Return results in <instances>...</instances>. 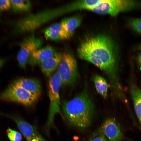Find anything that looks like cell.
Listing matches in <instances>:
<instances>
[{"label": "cell", "instance_id": "1", "mask_svg": "<svg viewBox=\"0 0 141 141\" xmlns=\"http://www.w3.org/2000/svg\"><path fill=\"white\" fill-rule=\"evenodd\" d=\"M77 52L80 58L92 63L105 72L115 89L121 87L119 81L117 54L109 38L99 35L88 38L81 43Z\"/></svg>", "mask_w": 141, "mask_h": 141}, {"label": "cell", "instance_id": "2", "mask_svg": "<svg viewBox=\"0 0 141 141\" xmlns=\"http://www.w3.org/2000/svg\"><path fill=\"white\" fill-rule=\"evenodd\" d=\"M62 108L68 122L79 128L90 125L95 111L93 103L87 93L83 92L72 99L63 102Z\"/></svg>", "mask_w": 141, "mask_h": 141}, {"label": "cell", "instance_id": "3", "mask_svg": "<svg viewBox=\"0 0 141 141\" xmlns=\"http://www.w3.org/2000/svg\"><path fill=\"white\" fill-rule=\"evenodd\" d=\"M38 98L12 82L0 93V101L17 103L26 106L32 105Z\"/></svg>", "mask_w": 141, "mask_h": 141}, {"label": "cell", "instance_id": "4", "mask_svg": "<svg viewBox=\"0 0 141 141\" xmlns=\"http://www.w3.org/2000/svg\"><path fill=\"white\" fill-rule=\"evenodd\" d=\"M62 82L57 72L50 77L49 82V96L50 101L49 114L46 124V130L49 132L50 127L53 125L55 115L61 113L59 93Z\"/></svg>", "mask_w": 141, "mask_h": 141}, {"label": "cell", "instance_id": "5", "mask_svg": "<svg viewBox=\"0 0 141 141\" xmlns=\"http://www.w3.org/2000/svg\"><path fill=\"white\" fill-rule=\"evenodd\" d=\"M137 4V2L133 0H100L90 10L99 14L115 16L121 11L133 8Z\"/></svg>", "mask_w": 141, "mask_h": 141}, {"label": "cell", "instance_id": "6", "mask_svg": "<svg viewBox=\"0 0 141 141\" xmlns=\"http://www.w3.org/2000/svg\"><path fill=\"white\" fill-rule=\"evenodd\" d=\"M56 72L62 85H69L74 83L78 76V72L77 62L74 57L67 52L62 53Z\"/></svg>", "mask_w": 141, "mask_h": 141}, {"label": "cell", "instance_id": "7", "mask_svg": "<svg viewBox=\"0 0 141 141\" xmlns=\"http://www.w3.org/2000/svg\"><path fill=\"white\" fill-rule=\"evenodd\" d=\"M43 43L42 39L32 34L20 44V49L17 59L20 67L25 69L32 53L40 48Z\"/></svg>", "mask_w": 141, "mask_h": 141}, {"label": "cell", "instance_id": "8", "mask_svg": "<svg viewBox=\"0 0 141 141\" xmlns=\"http://www.w3.org/2000/svg\"><path fill=\"white\" fill-rule=\"evenodd\" d=\"M13 120L27 141H31L33 139H45L39 133L36 128L27 122L19 118L8 114L1 113Z\"/></svg>", "mask_w": 141, "mask_h": 141}, {"label": "cell", "instance_id": "9", "mask_svg": "<svg viewBox=\"0 0 141 141\" xmlns=\"http://www.w3.org/2000/svg\"><path fill=\"white\" fill-rule=\"evenodd\" d=\"M101 130L110 141H121L123 138L120 128L114 119L106 120L102 125Z\"/></svg>", "mask_w": 141, "mask_h": 141}, {"label": "cell", "instance_id": "10", "mask_svg": "<svg viewBox=\"0 0 141 141\" xmlns=\"http://www.w3.org/2000/svg\"><path fill=\"white\" fill-rule=\"evenodd\" d=\"M38 98L40 96L41 87L40 82L35 78H21L12 82Z\"/></svg>", "mask_w": 141, "mask_h": 141}, {"label": "cell", "instance_id": "11", "mask_svg": "<svg viewBox=\"0 0 141 141\" xmlns=\"http://www.w3.org/2000/svg\"><path fill=\"white\" fill-rule=\"evenodd\" d=\"M62 54L56 52L51 57L37 63L46 76L50 77L57 69L61 60Z\"/></svg>", "mask_w": 141, "mask_h": 141}, {"label": "cell", "instance_id": "12", "mask_svg": "<svg viewBox=\"0 0 141 141\" xmlns=\"http://www.w3.org/2000/svg\"><path fill=\"white\" fill-rule=\"evenodd\" d=\"M44 34L46 39L54 40L67 39L71 36L64 30L60 22L54 23L46 28Z\"/></svg>", "mask_w": 141, "mask_h": 141}, {"label": "cell", "instance_id": "13", "mask_svg": "<svg viewBox=\"0 0 141 141\" xmlns=\"http://www.w3.org/2000/svg\"><path fill=\"white\" fill-rule=\"evenodd\" d=\"M55 52V49L53 47L47 45L40 48L33 52L28 61L30 64L34 65L51 57Z\"/></svg>", "mask_w": 141, "mask_h": 141}, {"label": "cell", "instance_id": "14", "mask_svg": "<svg viewBox=\"0 0 141 141\" xmlns=\"http://www.w3.org/2000/svg\"><path fill=\"white\" fill-rule=\"evenodd\" d=\"M135 113L141 126V88L136 85H134L130 88Z\"/></svg>", "mask_w": 141, "mask_h": 141}, {"label": "cell", "instance_id": "15", "mask_svg": "<svg viewBox=\"0 0 141 141\" xmlns=\"http://www.w3.org/2000/svg\"><path fill=\"white\" fill-rule=\"evenodd\" d=\"M81 21V17L75 16L64 19L60 23L64 30L72 36L75 30L80 25Z\"/></svg>", "mask_w": 141, "mask_h": 141}, {"label": "cell", "instance_id": "16", "mask_svg": "<svg viewBox=\"0 0 141 141\" xmlns=\"http://www.w3.org/2000/svg\"><path fill=\"white\" fill-rule=\"evenodd\" d=\"M93 81L97 92L104 98L107 96L108 85L106 80L101 76L97 75L93 78Z\"/></svg>", "mask_w": 141, "mask_h": 141}, {"label": "cell", "instance_id": "17", "mask_svg": "<svg viewBox=\"0 0 141 141\" xmlns=\"http://www.w3.org/2000/svg\"><path fill=\"white\" fill-rule=\"evenodd\" d=\"M11 7L15 12L29 10L31 7V3L28 0H10Z\"/></svg>", "mask_w": 141, "mask_h": 141}, {"label": "cell", "instance_id": "18", "mask_svg": "<svg viewBox=\"0 0 141 141\" xmlns=\"http://www.w3.org/2000/svg\"><path fill=\"white\" fill-rule=\"evenodd\" d=\"M6 133L10 141H21L22 139V135L19 132L10 128L7 130Z\"/></svg>", "mask_w": 141, "mask_h": 141}, {"label": "cell", "instance_id": "19", "mask_svg": "<svg viewBox=\"0 0 141 141\" xmlns=\"http://www.w3.org/2000/svg\"><path fill=\"white\" fill-rule=\"evenodd\" d=\"M129 23L134 29L141 33V19H131L129 20Z\"/></svg>", "mask_w": 141, "mask_h": 141}, {"label": "cell", "instance_id": "20", "mask_svg": "<svg viewBox=\"0 0 141 141\" xmlns=\"http://www.w3.org/2000/svg\"><path fill=\"white\" fill-rule=\"evenodd\" d=\"M10 7V0H0V13L8 9Z\"/></svg>", "mask_w": 141, "mask_h": 141}, {"label": "cell", "instance_id": "21", "mask_svg": "<svg viewBox=\"0 0 141 141\" xmlns=\"http://www.w3.org/2000/svg\"><path fill=\"white\" fill-rule=\"evenodd\" d=\"M90 141H108L105 138L104 135L102 134Z\"/></svg>", "mask_w": 141, "mask_h": 141}, {"label": "cell", "instance_id": "22", "mask_svg": "<svg viewBox=\"0 0 141 141\" xmlns=\"http://www.w3.org/2000/svg\"><path fill=\"white\" fill-rule=\"evenodd\" d=\"M136 59L138 68L139 70H141V52L137 57Z\"/></svg>", "mask_w": 141, "mask_h": 141}, {"label": "cell", "instance_id": "23", "mask_svg": "<svg viewBox=\"0 0 141 141\" xmlns=\"http://www.w3.org/2000/svg\"><path fill=\"white\" fill-rule=\"evenodd\" d=\"M5 59L0 58V69L3 66L5 63Z\"/></svg>", "mask_w": 141, "mask_h": 141}, {"label": "cell", "instance_id": "24", "mask_svg": "<svg viewBox=\"0 0 141 141\" xmlns=\"http://www.w3.org/2000/svg\"><path fill=\"white\" fill-rule=\"evenodd\" d=\"M138 49L141 50V45L139 46L138 48Z\"/></svg>", "mask_w": 141, "mask_h": 141}]
</instances>
